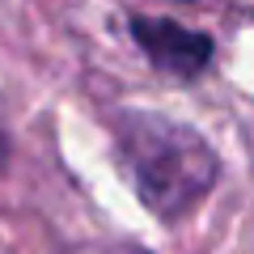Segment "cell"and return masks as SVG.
Instances as JSON below:
<instances>
[{"label": "cell", "mask_w": 254, "mask_h": 254, "mask_svg": "<svg viewBox=\"0 0 254 254\" xmlns=\"http://www.w3.org/2000/svg\"><path fill=\"white\" fill-rule=\"evenodd\" d=\"M4 153H9V144H4V127H0V165H4Z\"/></svg>", "instance_id": "277c9868"}, {"label": "cell", "mask_w": 254, "mask_h": 254, "mask_svg": "<svg viewBox=\"0 0 254 254\" xmlns=\"http://www.w3.org/2000/svg\"><path fill=\"white\" fill-rule=\"evenodd\" d=\"M68 254H148V250H140L131 242H85V246H76Z\"/></svg>", "instance_id": "3957f363"}, {"label": "cell", "mask_w": 254, "mask_h": 254, "mask_svg": "<svg viewBox=\"0 0 254 254\" xmlns=\"http://www.w3.org/2000/svg\"><path fill=\"white\" fill-rule=\"evenodd\" d=\"M131 34L144 47L148 60H153L161 72H174V76H195V72H203L208 60H212V38L199 34V30L178 26V21L136 17L131 21Z\"/></svg>", "instance_id": "7a4b0ae2"}, {"label": "cell", "mask_w": 254, "mask_h": 254, "mask_svg": "<svg viewBox=\"0 0 254 254\" xmlns=\"http://www.w3.org/2000/svg\"><path fill=\"white\" fill-rule=\"evenodd\" d=\"M119 153L136 182V195L161 220L187 216L216 182V153L208 140L165 115L127 110L119 115Z\"/></svg>", "instance_id": "6da1fadb"}]
</instances>
